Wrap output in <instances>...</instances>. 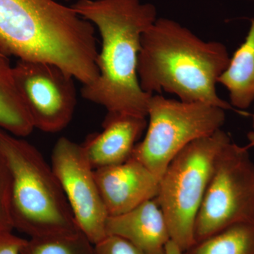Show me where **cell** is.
Segmentation results:
<instances>
[{
    "instance_id": "6da1fadb",
    "label": "cell",
    "mask_w": 254,
    "mask_h": 254,
    "mask_svg": "<svg viewBox=\"0 0 254 254\" xmlns=\"http://www.w3.org/2000/svg\"><path fill=\"white\" fill-rule=\"evenodd\" d=\"M71 7L96 26L102 39L99 76L82 87V97L108 113L147 118L153 95L140 85L138 60L142 35L158 18L154 5L141 0H78Z\"/></svg>"
},
{
    "instance_id": "7a4b0ae2",
    "label": "cell",
    "mask_w": 254,
    "mask_h": 254,
    "mask_svg": "<svg viewBox=\"0 0 254 254\" xmlns=\"http://www.w3.org/2000/svg\"><path fill=\"white\" fill-rule=\"evenodd\" d=\"M0 51L53 64L83 86L99 76L94 26L55 0H0Z\"/></svg>"
},
{
    "instance_id": "3957f363",
    "label": "cell",
    "mask_w": 254,
    "mask_h": 254,
    "mask_svg": "<svg viewBox=\"0 0 254 254\" xmlns=\"http://www.w3.org/2000/svg\"><path fill=\"white\" fill-rule=\"evenodd\" d=\"M230 56L218 41H205L180 23L158 18L142 35L138 76L143 91L177 95L187 103L232 110L217 92Z\"/></svg>"
},
{
    "instance_id": "277c9868",
    "label": "cell",
    "mask_w": 254,
    "mask_h": 254,
    "mask_svg": "<svg viewBox=\"0 0 254 254\" xmlns=\"http://www.w3.org/2000/svg\"><path fill=\"white\" fill-rule=\"evenodd\" d=\"M0 154L9 170L15 229L30 238L80 231L53 168L36 147L0 128Z\"/></svg>"
},
{
    "instance_id": "5b68a950",
    "label": "cell",
    "mask_w": 254,
    "mask_h": 254,
    "mask_svg": "<svg viewBox=\"0 0 254 254\" xmlns=\"http://www.w3.org/2000/svg\"><path fill=\"white\" fill-rule=\"evenodd\" d=\"M222 128L192 141L173 159L159 182L155 200L170 238L185 252L195 243V218L218 155L231 142Z\"/></svg>"
},
{
    "instance_id": "8992f818",
    "label": "cell",
    "mask_w": 254,
    "mask_h": 254,
    "mask_svg": "<svg viewBox=\"0 0 254 254\" xmlns=\"http://www.w3.org/2000/svg\"><path fill=\"white\" fill-rule=\"evenodd\" d=\"M225 111L205 103L153 95L148 104L146 133L131 158L160 180L170 162L187 145L221 128Z\"/></svg>"
},
{
    "instance_id": "52a82bcc",
    "label": "cell",
    "mask_w": 254,
    "mask_h": 254,
    "mask_svg": "<svg viewBox=\"0 0 254 254\" xmlns=\"http://www.w3.org/2000/svg\"><path fill=\"white\" fill-rule=\"evenodd\" d=\"M249 148L231 141L218 155L195 218V242L232 225L254 222V163Z\"/></svg>"
},
{
    "instance_id": "ba28073f",
    "label": "cell",
    "mask_w": 254,
    "mask_h": 254,
    "mask_svg": "<svg viewBox=\"0 0 254 254\" xmlns=\"http://www.w3.org/2000/svg\"><path fill=\"white\" fill-rule=\"evenodd\" d=\"M13 71L34 128L55 133L67 126L76 105L75 78L59 66L43 62L18 60Z\"/></svg>"
},
{
    "instance_id": "9c48e42d",
    "label": "cell",
    "mask_w": 254,
    "mask_h": 254,
    "mask_svg": "<svg viewBox=\"0 0 254 254\" xmlns=\"http://www.w3.org/2000/svg\"><path fill=\"white\" fill-rule=\"evenodd\" d=\"M52 168L80 231L93 245L107 236L108 214L96 179L81 145L59 138L52 154Z\"/></svg>"
},
{
    "instance_id": "30bf717a",
    "label": "cell",
    "mask_w": 254,
    "mask_h": 254,
    "mask_svg": "<svg viewBox=\"0 0 254 254\" xmlns=\"http://www.w3.org/2000/svg\"><path fill=\"white\" fill-rule=\"evenodd\" d=\"M108 216L121 215L155 198L160 179L136 159L95 170Z\"/></svg>"
},
{
    "instance_id": "8fae6325",
    "label": "cell",
    "mask_w": 254,
    "mask_h": 254,
    "mask_svg": "<svg viewBox=\"0 0 254 254\" xmlns=\"http://www.w3.org/2000/svg\"><path fill=\"white\" fill-rule=\"evenodd\" d=\"M145 117L108 113L103 130L87 137L81 144L94 170L125 163L131 158L135 146L146 130Z\"/></svg>"
},
{
    "instance_id": "7c38bea8",
    "label": "cell",
    "mask_w": 254,
    "mask_h": 254,
    "mask_svg": "<svg viewBox=\"0 0 254 254\" xmlns=\"http://www.w3.org/2000/svg\"><path fill=\"white\" fill-rule=\"evenodd\" d=\"M106 232L126 239L146 254H165L171 240L166 218L155 198L127 213L108 216Z\"/></svg>"
},
{
    "instance_id": "4fadbf2b",
    "label": "cell",
    "mask_w": 254,
    "mask_h": 254,
    "mask_svg": "<svg viewBox=\"0 0 254 254\" xmlns=\"http://www.w3.org/2000/svg\"><path fill=\"white\" fill-rule=\"evenodd\" d=\"M218 83L227 88L232 108L246 110L254 102V17L245 41L230 57Z\"/></svg>"
},
{
    "instance_id": "5bb4252c",
    "label": "cell",
    "mask_w": 254,
    "mask_h": 254,
    "mask_svg": "<svg viewBox=\"0 0 254 254\" xmlns=\"http://www.w3.org/2000/svg\"><path fill=\"white\" fill-rule=\"evenodd\" d=\"M0 128L17 137H26L34 129L15 82L13 66L0 51Z\"/></svg>"
},
{
    "instance_id": "9a60e30c",
    "label": "cell",
    "mask_w": 254,
    "mask_h": 254,
    "mask_svg": "<svg viewBox=\"0 0 254 254\" xmlns=\"http://www.w3.org/2000/svg\"><path fill=\"white\" fill-rule=\"evenodd\" d=\"M183 254H254V222L236 224L199 242Z\"/></svg>"
},
{
    "instance_id": "2e32d148",
    "label": "cell",
    "mask_w": 254,
    "mask_h": 254,
    "mask_svg": "<svg viewBox=\"0 0 254 254\" xmlns=\"http://www.w3.org/2000/svg\"><path fill=\"white\" fill-rule=\"evenodd\" d=\"M21 254H94L93 245L81 231L26 240Z\"/></svg>"
},
{
    "instance_id": "e0dca14e",
    "label": "cell",
    "mask_w": 254,
    "mask_h": 254,
    "mask_svg": "<svg viewBox=\"0 0 254 254\" xmlns=\"http://www.w3.org/2000/svg\"><path fill=\"white\" fill-rule=\"evenodd\" d=\"M14 229L11 213L9 170L0 154V233L12 232Z\"/></svg>"
},
{
    "instance_id": "ac0fdd59",
    "label": "cell",
    "mask_w": 254,
    "mask_h": 254,
    "mask_svg": "<svg viewBox=\"0 0 254 254\" xmlns=\"http://www.w3.org/2000/svg\"><path fill=\"white\" fill-rule=\"evenodd\" d=\"M94 254H146L123 237L107 235L103 240L93 245Z\"/></svg>"
},
{
    "instance_id": "d6986e66",
    "label": "cell",
    "mask_w": 254,
    "mask_h": 254,
    "mask_svg": "<svg viewBox=\"0 0 254 254\" xmlns=\"http://www.w3.org/2000/svg\"><path fill=\"white\" fill-rule=\"evenodd\" d=\"M25 239L16 236L12 232L0 233V254H21Z\"/></svg>"
},
{
    "instance_id": "ffe728a7",
    "label": "cell",
    "mask_w": 254,
    "mask_h": 254,
    "mask_svg": "<svg viewBox=\"0 0 254 254\" xmlns=\"http://www.w3.org/2000/svg\"><path fill=\"white\" fill-rule=\"evenodd\" d=\"M165 254H183V252L175 242L170 240L165 247Z\"/></svg>"
},
{
    "instance_id": "44dd1931",
    "label": "cell",
    "mask_w": 254,
    "mask_h": 254,
    "mask_svg": "<svg viewBox=\"0 0 254 254\" xmlns=\"http://www.w3.org/2000/svg\"><path fill=\"white\" fill-rule=\"evenodd\" d=\"M247 138H248L249 142H250V143H249L247 146H248L249 148H250V147H254V131H250V133L247 134Z\"/></svg>"
},
{
    "instance_id": "7402d4cb",
    "label": "cell",
    "mask_w": 254,
    "mask_h": 254,
    "mask_svg": "<svg viewBox=\"0 0 254 254\" xmlns=\"http://www.w3.org/2000/svg\"><path fill=\"white\" fill-rule=\"evenodd\" d=\"M252 121H253V123H252V125H253V131H254V114H253V118H252Z\"/></svg>"
},
{
    "instance_id": "603a6c76",
    "label": "cell",
    "mask_w": 254,
    "mask_h": 254,
    "mask_svg": "<svg viewBox=\"0 0 254 254\" xmlns=\"http://www.w3.org/2000/svg\"><path fill=\"white\" fill-rule=\"evenodd\" d=\"M64 1H69V0H64Z\"/></svg>"
},
{
    "instance_id": "cb8c5ba5",
    "label": "cell",
    "mask_w": 254,
    "mask_h": 254,
    "mask_svg": "<svg viewBox=\"0 0 254 254\" xmlns=\"http://www.w3.org/2000/svg\"><path fill=\"white\" fill-rule=\"evenodd\" d=\"M250 1H254V0H250Z\"/></svg>"
}]
</instances>
